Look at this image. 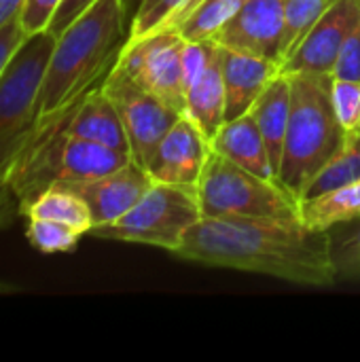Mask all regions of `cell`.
Returning <instances> with one entry per match:
<instances>
[{"instance_id": "6da1fadb", "label": "cell", "mask_w": 360, "mask_h": 362, "mask_svg": "<svg viewBox=\"0 0 360 362\" xmlns=\"http://www.w3.org/2000/svg\"><path fill=\"white\" fill-rule=\"evenodd\" d=\"M178 261L261 274L310 288L337 284L333 235L310 231L301 218H206L191 227Z\"/></svg>"}, {"instance_id": "7a4b0ae2", "label": "cell", "mask_w": 360, "mask_h": 362, "mask_svg": "<svg viewBox=\"0 0 360 362\" xmlns=\"http://www.w3.org/2000/svg\"><path fill=\"white\" fill-rule=\"evenodd\" d=\"M125 25V0H95L55 36L38 100V125L104 83L127 40Z\"/></svg>"}, {"instance_id": "3957f363", "label": "cell", "mask_w": 360, "mask_h": 362, "mask_svg": "<svg viewBox=\"0 0 360 362\" xmlns=\"http://www.w3.org/2000/svg\"><path fill=\"white\" fill-rule=\"evenodd\" d=\"M291 78V119L284 140L280 180L299 199L314 176L339 153L342 127L331 100V74L295 72Z\"/></svg>"}, {"instance_id": "277c9868", "label": "cell", "mask_w": 360, "mask_h": 362, "mask_svg": "<svg viewBox=\"0 0 360 362\" xmlns=\"http://www.w3.org/2000/svg\"><path fill=\"white\" fill-rule=\"evenodd\" d=\"M129 161H134L129 153L74 138L51 125H38L8 170V182L17 195L21 212L36 195L53 185L98 178L127 165Z\"/></svg>"}, {"instance_id": "5b68a950", "label": "cell", "mask_w": 360, "mask_h": 362, "mask_svg": "<svg viewBox=\"0 0 360 362\" xmlns=\"http://www.w3.org/2000/svg\"><path fill=\"white\" fill-rule=\"evenodd\" d=\"M206 218H301V199L280 180H269L210 151L195 185Z\"/></svg>"}, {"instance_id": "8992f818", "label": "cell", "mask_w": 360, "mask_h": 362, "mask_svg": "<svg viewBox=\"0 0 360 362\" xmlns=\"http://www.w3.org/2000/svg\"><path fill=\"white\" fill-rule=\"evenodd\" d=\"M55 36H25L0 72V172H8L38 125V100Z\"/></svg>"}, {"instance_id": "52a82bcc", "label": "cell", "mask_w": 360, "mask_h": 362, "mask_svg": "<svg viewBox=\"0 0 360 362\" xmlns=\"http://www.w3.org/2000/svg\"><path fill=\"white\" fill-rule=\"evenodd\" d=\"M199 221L202 208L195 187L153 182L121 218L91 229L89 235L161 248L172 255L180 248L191 227Z\"/></svg>"}, {"instance_id": "ba28073f", "label": "cell", "mask_w": 360, "mask_h": 362, "mask_svg": "<svg viewBox=\"0 0 360 362\" xmlns=\"http://www.w3.org/2000/svg\"><path fill=\"white\" fill-rule=\"evenodd\" d=\"M185 45L187 40L174 28L140 38H127L115 68L125 72L136 85L161 100L166 106L185 115Z\"/></svg>"}, {"instance_id": "9c48e42d", "label": "cell", "mask_w": 360, "mask_h": 362, "mask_svg": "<svg viewBox=\"0 0 360 362\" xmlns=\"http://www.w3.org/2000/svg\"><path fill=\"white\" fill-rule=\"evenodd\" d=\"M102 89L106 91L123 121L132 159L146 170L161 138L182 115L166 106L149 91H144L115 66L106 74Z\"/></svg>"}, {"instance_id": "30bf717a", "label": "cell", "mask_w": 360, "mask_h": 362, "mask_svg": "<svg viewBox=\"0 0 360 362\" xmlns=\"http://www.w3.org/2000/svg\"><path fill=\"white\" fill-rule=\"evenodd\" d=\"M155 180L151 174L138 165L136 161H129L127 165L98 176L89 180H70L59 182L57 187H64L72 193H76L89 208L93 218V229L104 227L121 218L153 185Z\"/></svg>"}, {"instance_id": "8fae6325", "label": "cell", "mask_w": 360, "mask_h": 362, "mask_svg": "<svg viewBox=\"0 0 360 362\" xmlns=\"http://www.w3.org/2000/svg\"><path fill=\"white\" fill-rule=\"evenodd\" d=\"M360 15V0H335L333 6L316 21L303 42L282 66L284 74L318 72L331 74L339 51Z\"/></svg>"}, {"instance_id": "7c38bea8", "label": "cell", "mask_w": 360, "mask_h": 362, "mask_svg": "<svg viewBox=\"0 0 360 362\" xmlns=\"http://www.w3.org/2000/svg\"><path fill=\"white\" fill-rule=\"evenodd\" d=\"M284 28V0H248L214 36L225 49L278 62Z\"/></svg>"}, {"instance_id": "4fadbf2b", "label": "cell", "mask_w": 360, "mask_h": 362, "mask_svg": "<svg viewBox=\"0 0 360 362\" xmlns=\"http://www.w3.org/2000/svg\"><path fill=\"white\" fill-rule=\"evenodd\" d=\"M210 151V140L204 132L187 115H182L161 138L146 172L155 182L195 187Z\"/></svg>"}, {"instance_id": "5bb4252c", "label": "cell", "mask_w": 360, "mask_h": 362, "mask_svg": "<svg viewBox=\"0 0 360 362\" xmlns=\"http://www.w3.org/2000/svg\"><path fill=\"white\" fill-rule=\"evenodd\" d=\"M40 125H51L74 138L91 140L108 148L129 153V140H127L123 121L115 104L102 89V85L89 89L72 106H68L66 110H62L59 115H55L53 119Z\"/></svg>"}, {"instance_id": "9a60e30c", "label": "cell", "mask_w": 360, "mask_h": 362, "mask_svg": "<svg viewBox=\"0 0 360 362\" xmlns=\"http://www.w3.org/2000/svg\"><path fill=\"white\" fill-rule=\"evenodd\" d=\"M221 68L225 83V123L246 115L267 83L282 72L274 59L225 47H221Z\"/></svg>"}, {"instance_id": "2e32d148", "label": "cell", "mask_w": 360, "mask_h": 362, "mask_svg": "<svg viewBox=\"0 0 360 362\" xmlns=\"http://www.w3.org/2000/svg\"><path fill=\"white\" fill-rule=\"evenodd\" d=\"M185 115L204 132L208 140H212L225 125V83L221 47L216 42L204 68L185 87Z\"/></svg>"}, {"instance_id": "e0dca14e", "label": "cell", "mask_w": 360, "mask_h": 362, "mask_svg": "<svg viewBox=\"0 0 360 362\" xmlns=\"http://www.w3.org/2000/svg\"><path fill=\"white\" fill-rule=\"evenodd\" d=\"M210 148L216 151L219 155L231 159L233 163L250 170L257 176H263L269 180H280L274 172L267 146L263 142V136H261L250 110L238 119L227 121L216 132V136L210 140Z\"/></svg>"}, {"instance_id": "ac0fdd59", "label": "cell", "mask_w": 360, "mask_h": 362, "mask_svg": "<svg viewBox=\"0 0 360 362\" xmlns=\"http://www.w3.org/2000/svg\"><path fill=\"white\" fill-rule=\"evenodd\" d=\"M250 112H252L257 127L263 136V142L267 146L274 172L280 178L284 140H286L289 119H291V78H289V74L278 72L267 83V87L261 91V95L252 104Z\"/></svg>"}, {"instance_id": "d6986e66", "label": "cell", "mask_w": 360, "mask_h": 362, "mask_svg": "<svg viewBox=\"0 0 360 362\" xmlns=\"http://www.w3.org/2000/svg\"><path fill=\"white\" fill-rule=\"evenodd\" d=\"M360 221V178L314 197L301 199V223L310 231L331 233L339 225Z\"/></svg>"}, {"instance_id": "ffe728a7", "label": "cell", "mask_w": 360, "mask_h": 362, "mask_svg": "<svg viewBox=\"0 0 360 362\" xmlns=\"http://www.w3.org/2000/svg\"><path fill=\"white\" fill-rule=\"evenodd\" d=\"M23 216L28 218H49L64 225H70L79 229L81 233H89L93 229V218L87 208V204L72 191L64 187H49L40 195H36L23 210Z\"/></svg>"}, {"instance_id": "44dd1931", "label": "cell", "mask_w": 360, "mask_h": 362, "mask_svg": "<svg viewBox=\"0 0 360 362\" xmlns=\"http://www.w3.org/2000/svg\"><path fill=\"white\" fill-rule=\"evenodd\" d=\"M333 2L335 0H284V28L278 49L280 70Z\"/></svg>"}, {"instance_id": "7402d4cb", "label": "cell", "mask_w": 360, "mask_h": 362, "mask_svg": "<svg viewBox=\"0 0 360 362\" xmlns=\"http://www.w3.org/2000/svg\"><path fill=\"white\" fill-rule=\"evenodd\" d=\"M248 0H202L174 30L189 42H208Z\"/></svg>"}, {"instance_id": "603a6c76", "label": "cell", "mask_w": 360, "mask_h": 362, "mask_svg": "<svg viewBox=\"0 0 360 362\" xmlns=\"http://www.w3.org/2000/svg\"><path fill=\"white\" fill-rule=\"evenodd\" d=\"M189 4L191 0H140L129 23L127 38H140L166 28H174Z\"/></svg>"}, {"instance_id": "cb8c5ba5", "label": "cell", "mask_w": 360, "mask_h": 362, "mask_svg": "<svg viewBox=\"0 0 360 362\" xmlns=\"http://www.w3.org/2000/svg\"><path fill=\"white\" fill-rule=\"evenodd\" d=\"M360 178V138L352 144H346L339 148V153L314 176V180L310 182L306 197H314V195H320L325 191H331L335 187H342V185H348V182H354Z\"/></svg>"}, {"instance_id": "d4e9b609", "label": "cell", "mask_w": 360, "mask_h": 362, "mask_svg": "<svg viewBox=\"0 0 360 362\" xmlns=\"http://www.w3.org/2000/svg\"><path fill=\"white\" fill-rule=\"evenodd\" d=\"M83 235L85 233H81L79 229L49 218H28L25 227V238L30 246L45 255L74 252Z\"/></svg>"}, {"instance_id": "484cf974", "label": "cell", "mask_w": 360, "mask_h": 362, "mask_svg": "<svg viewBox=\"0 0 360 362\" xmlns=\"http://www.w3.org/2000/svg\"><path fill=\"white\" fill-rule=\"evenodd\" d=\"M331 100L342 127V146L356 142L360 138V81L333 78Z\"/></svg>"}, {"instance_id": "4316f807", "label": "cell", "mask_w": 360, "mask_h": 362, "mask_svg": "<svg viewBox=\"0 0 360 362\" xmlns=\"http://www.w3.org/2000/svg\"><path fill=\"white\" fill-rule=\"evenodd\" d=\"M333 259L337 269V282L360 284V221L354 229L342 235H333Z\"/></svg>"}, {"instance_id": "83f0119b", "label": "cell", "mask_w": 360, "mask_h": 362, "mask_svg": "<svg viewBox=\"0 0 360 362\" xmlns=\"http://www.w3.org/2000/svg\"><path fill=\"white\" fill-rule=\"evenodd\" d=\"M62 0H25L19 13V25L25 36L47 32L55 11L59 8Z\"/></svg>"}, {"instance_id": "f1b7e54d", "label": "cell", "mask_w": 360, "mask_h": 362, "mask_svg": "<svg viewBox=\"0 0 360 362\" xmlns=\"http://www.w3.org/2000/svg\"><path fill=\"white\" fill-rule=\"evenodd\" d=\"M333 78L360 81V15L350 30L333 68Z\"/></svg>"}, {"instance_id": "f546056e", "label": "cell", "mask_w": 360, "mask_h": 362, "mask_svg": "<svg viewBox=\"0 0 360 362\" xmlns=\"http://www.w3.org/2000/svg\"><path fill=\"white\" fill-rule=\"evenodd\" d=\"M95 0H62L59 8L53 15V21L49 25V32L53 36H59L79 15H83Z\"/></svg>"}, {"instance_id": "4dcf8cb0", "label": "cell", "mask_w": 360, "mask_h": 362, "mask_svg": "<svg viewBox=\"0 0 360 362\" xmlns=\"http://www.w3.org/2000/svg\"><path fill=\"white\" fill-rule=\"evenodd\" d=\"M19 212L17 195L8 182V172H0V231L6 229Z\"/></svg>"}, {"instance_id": "1f68e13d", "label": "cell", "mask_w": 360, "mask_h": 362, "mask_svg": "<svg viewBox=\"0 0 360 362\" xmlns=\"http://www.w3.org/2000/svg\"><path fill=\"white\" fill-rule=\"evenodd\" d=\"M23 38H25V34L19 25V17L0 28V72L6 66V62L11 59V55L17 51V47L23 42Z\"/></svg>"}, {"instance_id": "d6a6232c", "label": "cell", "mask_w": 360, "mask_h": 362, "mask_svg": "<svg viewBox=\"0 0 360 362\" xmlns=\"http://www.w3.org/2000/svg\"><path fill=\"white\" fill-rule=\"evenodd\" d=\"M25 0H0V28L17 19Z\"/></svg>"}, {"instance_id": "836d02e7", "label": "cell", "mask_w": 360, "mask_h": 362, "mask_svg": "<svg viewBox=\"0 0 360 362\" xmlns=\"http://www.w3.org/2000/svg\"><path fill=\"white\" fill-rule=\"evenodd\" d=\"M21 288L15 286V284H8V282H2L0 280V295H11V293H19Z\"/></svg>"}]
</instances>
